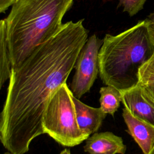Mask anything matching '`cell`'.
<instances>
[{"label": "cell", "mask_w": 154, "mask_h": 154, "mask_svg": "<svg viewBox=\"0 0 154 154\" xmlns=\"http://www.w3.org/2000/svg\"><path fill=\"white\" fill-rule=\"evenodd\" d=\"M87 40L83 20L69 21L11 69L0 116V140L8 152L25 154L32 141L44 134L45 108L54 92L66 83Z\"/></svg>", "instance_id": "1"}, {"label": "cell", "mask_w": 154, "mask_h": 154, "mask_svg": "<svg viewBox=\"0 0 154 154\" xmlns=\"http://www.w3.org/2000/svg\"><path fill=\"white\" fill-rule=\"evenodd\" d=\"M73 0H17L4 19L12 69L34 48L56 34Z\"/></svg>", "instance_id": "2"}, {"label": "cell", "mask_w": 154, "mask_h": 154, "mask_svg": "<svg viewBox=\"0 0 154 154\" xmlns=\"http://www.w3.org/2000/svg\"><path fill=\"white\" fill-rule=\"evenodd\" d=\"M154 54L152 31L146 19L116 35H105L98 55L102 82L120 91L138 83L140 67Z\"/></svg>", "instance_id": "3"}, {"label": "cell", "mask_w": 154, "mask_h": 154, "mask_svg": "<svg viewBox=\"0 0 154 154\" xmlns=\"http://www.w3.org/2000/svg\"><path fill=\"white\" fill-rule=\"evenodd\" d=\"M73 96L66 83L61 85L49 99L42 119L44 134L65 147H74L89 137L78 124Z\"/></svg>", "instance_id": "4"}, {"label": "cell", "mask_w": 154, "mask_h": 154, "mask_svg": "<svg viewBox=\"0 0 154 154\" xmlns=\"http://www.w3.org/2000/svg\"><path fill=\"white\" fill-rule=\"evenodd\" d=\"M102 43V40L93 34L88 38L79 53L70 85L72 93L79 99L90 90L99 73L98 55Z\"/></svg>", "instance_id": "5"}, {"label": "cell", "mask_w": 154, "mask_h": 154, "mask_svg": "<svg viewBox=\"0 0 154 154\" xmlns=\"http://www.w3.org/2000/svg\"><path fill=\"white\" fill-rule=\"evenodd\" d=\"M122 102L134 117L154 126V99L138 83L121 91Z\"/></svg>", "instance_id": "6"}, {"label": "cell", "mask_w": 154, "mask_h": 154, "mask_svg": "<svg viewBox=\"0 0 154 154\" xmlns=\"http://www.w3.org/2000/svg\"><path fill=\"white\" fill-rule=\"evenodd\" d=\"M84 150L88 154H125L126 146L111 132H96L85 140Z\"/></svg>", "instance_id": "7"}, {"label": "cell", "mask_w": 154, "mask_h": 154, "mask_svg": "<svg viewBox=\"0 0 154 154\" xmlns=\"http://www.w3.org/2000/svg\"><path fill=\"white\" fill-rule=\"evenodd\" d=\"M122 116L128 133L137 143L143 154H148L154 147V126L134 117L125 107Z\"/></svg>", "instance_id": "8"}, {"label": "cell", "mask_w": 154, "mask_h": 154, "mask_svg": "<svg viewBox=\"0 0 154 154\" xmlns=\"http://www.w3.org/2000/svg\"><path fill=\"white\" fill-rule=\"evenodd\" d=\"M76 116L79 128L84 134L90 137L99 129L107 114L100 107L94 108L82 102L73 96Z\"/></svg>", "instance_id": "9"}, {"label": "cell", "mask_w": 154, "mask_h": 154, "mask_svg": "<svg viewBox=\"0 0 154 154\" xmlns=\"http://www.w3.org/2000/svg\"><path fill=\"white\" fill-rule=\"evenodd\" d=\"M12 65L8 48L4 19L0 21V88L10 78Z\"/></svg>", "instance_id": "10"}, {"label": "cell", "mask_w": 154, "mask_h": 154, "mask_svg": "<svg viewBox=\"0 0 154 154\" xmlns=\"http://www.w3.org/2000/svg\"><path fill=\"white\" fill-rule=\"evenodd\" d=\"M100 107L107 114L114 116L122 102L121 91L116 87L106 85L99 90Z\"/></svg>", "instance_id": "11"}, {"label": "cell", "mask_w": 154, "mask_h": 154, "mask_svg": "<svg viewBox=\"0 0 154 154\" xmlns=\"http://www.w3.org/2000/svg\"><path fill=\"white\" fill-rule=\"evenodd\" d=\"M138 83L144 86H154V54L140 67Z\"/></svg>", "instance_id": "12"}, {"label": "cell", "mask_w": 154, "mask_h": 154, "mask_svg": "<svg viewBox=\"0 0 154 154\" xmlns=\"http://www.w3.org/2000/svg\"><path fill=\"white\" fill-rule=\"evenodd\" d=\"M147 0H119V7L123 8V11L127 12L130 16H133L143 9Z\"/></svg>", "instance_id": "13"}, {"label": "cell", "mask_w": 154, "mask_h": 154, "mask_svg": "<svg viewBox=\"0 0 154 154\" xmlns=\"http://www.w3.org/2000/svg\"><path fill=\"white\" fill-rule=\"evenodd\" d=\"M17 0H0V12H5L6 10Z\"/></svg>", "instance_id": "14"}, {"label": "cell", "mask_w": 154, "mask_h": 154, "mask_svg": "<svg viewBox=\"0 0 154 154\" xmlns=\"http://www.w3.org/2000/svg\"><path fill=\"white\" fill-rule=\"evenodd\" d=\"M149 23V27L152 31H154V11L150 13V14L146 19Z\"/></svg>", "instance_id": "15"}, {"label": "cell", "mask_w": 154, "mask_h": 154, "mask_svg": "<svg viewBox=\"0 0 154 154\" xmlns=\"http://www.w3.org/2000/svg\"><path fill=\"white\" fill-rule=\"evenodd\" d=\"M143 86H144V87L146 88V90H147L148 93L150 94V96L154 99V86H150V85H148V86L143 85Z\"/></svg>", "instance_id": "16"}, {"label": "cell", "mask_w": 154, "mask_h": 154, "mask_svg": "<svg viewBox=\"0 0 154 154\" xmlns=\"http://www.w3.org/2000/svg\"><path fill=\"white\" fill-rule=\"evenodd\" d=\"M59 154H71V153L69 149L66 148L64 150H63Z\"/></svg>", "instance_id": "17"}, {"label": "cell", "mask_w": 154, "mask_h": 154, "mask_svg": "<svg viewBox=\"0 0 154 154\" xmlns=\"http://www.w3.org/2000/svg\"><path fill=\"white\" fill-rule=\"evenodd\" d=\"M148 154H154V147L152 148V149L150 150V152Z\"/></svg>", "instance_id": "18"}, {"label": "cell", "mask_w": 154, "mask_h": 154, "mask_svg": "<svg viewBox=\"0 0 154 154\" xmlns=\"http://www.w3.org/2000/svg\"><path fill=\"white\" fill-rule=\"evenodd\" d=\"M4 154H13V153H12L11 152H5V153H4Z\"/></svg>", "instance_id": "19"}, {"label": "cell", "mask_w": 154, "mask_h": 154, "mask_svg": "<svg viewBox=\"0 0 154 154\" xmlns=\"http://www.w3.org/2000/svg\"><path fill=\"white\" fill-rule=\"evenodd\" d=\"M152 36H153V44H154V31H152Z\"/></svg>", "instance_id": "20"}]
</instances>
